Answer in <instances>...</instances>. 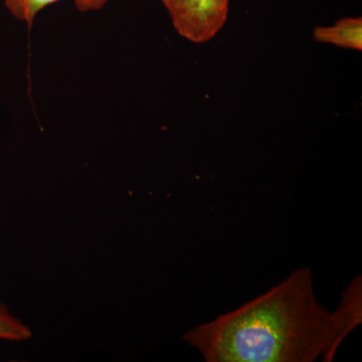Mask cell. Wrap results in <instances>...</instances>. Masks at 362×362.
Returning a JSON list of instances; mask_svg holds the SVG:
<instances>
[{
	"mask_svg": "<svg viewBox=\"0 0 362 362\" xmlns=\"http://www.w3.org/2000/svg\"><path fill=\"white\" fill-rule=\"evenodd\" d=\"M30 337L32 331L30 328L11 315L4 304H0V339L25 341Z\"/></svg>",
	"mask_w": 362,
	"mask_h": 362,
	"instance_id": "cell-5",
	"label": "cell"
},
{
	"mask_svg": "<svg viewBox=\"0 0 362 362\" xmlns=\"http://www.w3.org/2000/svg\"><path fill=\"white\" fill-rule=\"evenodd\" d=\"M59 1L61 0H4V4L14 18L32 28L40 11ZM109 1L110 0H75V6L81 13H90L100 11Z\"/></svg>",
	"mask_w": 362,
	"mask_h": 362,
	"instance_id": "cell-4",
	"label": "cell"
},
{
	"mask_svg": "<svg viewBox=\"0 0 362 362\" xmlns=\"http://www.w3.org/2000/svg\"><path fill=\"white\" fill-rule=\"evenodd\" d=\"M176 32L194 44L216 37L228 20L230 0H162Z\"/></svg>",
	"mask_w": 362,
	"mask_h": 362,
	"instance_id": "cell-2",
	"label": "cell"
},
{
	"mask_svg": "<svg viewBox=\"0 0 362 362\" xmlns=\"http://www.w3.org/2000/svg\"><path fill=\"white\" fill-rule=\"evenodd\" d=\"M361 321V279L354 278L330 312L317 300L311 269L300 268L183 339L209 362H330Z\"/></svg>",
	"mask_w": 362,
	"mask_h": 362,
	"instance_id": "cell-1",
	"label": "cell"
},
{
	"mask_svg": "<svg viewBox=\"0 0 362 362\" xmlns=\"http://www.w3.org/2000/svg\"><path fill=\"white\" fill-rule=\"evenodd\" d=\"M313 37L319 42L361 51V18H341L334 25L317 26Z\"/></svg>",
	"mask_w": 362,
	"mask_h": 362,
	"instance_id": "cell-3",
	"label": "cell"
}]
</instances>
